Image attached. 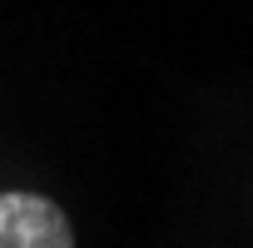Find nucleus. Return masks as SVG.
I'll list each match as a JSON object with an SVG mask.
<instances>
[{
  "mask_svg": "<svg viewBox=\"0 0 253 248\" xmlns=\"http://www.w3.org/2000/svg\"><path fill=\"white\" fill-rule=\"evenodd\" d=\"M0 248H75L70 218L40 194H0Z\"/></svg>",
  "mask_w": 253,
  "mask_h": 248,
  "instance_id": "nucleus-1",
  "label": "nucleus"
}]
</instances>
